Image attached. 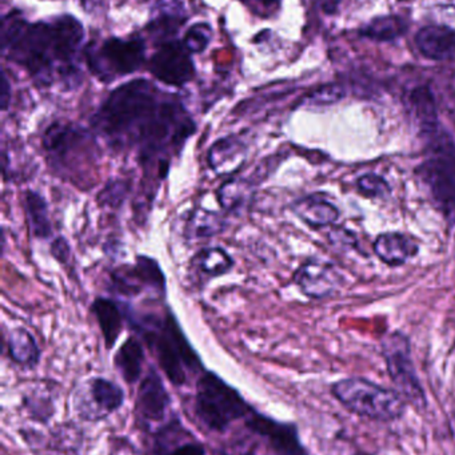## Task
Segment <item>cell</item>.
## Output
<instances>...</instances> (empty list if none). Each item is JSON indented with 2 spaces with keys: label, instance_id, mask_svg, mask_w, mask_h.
Instances as JSON below:
<instances>
[{
  "label": "cell",
  "instance_id": "cell-1",
  "mask_svg": "<svg viewBox=\"0 0 455 455\" xmlns=\"http://www.w3.org/2000/svg\"><path fill=\"white\" fill-rule=\"evenodd\" d=\"M96 138L119 154H135L142 165L167 175L174 156L197 132L181 99L154 83L135 79L115 88L91 117Z\"/></svg>",
  "mask_w": 455,
  "mask_h": 455
},
{
  "label": "cell",
  "instance_id": "cell-2",
  "mask_svg": "<svg viewBox=\"0 0 455 455\" xmlns=\"http://www.w3.org/2000/svg\"><path fill=\"white\" fill-rule=\"evenodd\" d=\"M85 39L77 19L61 16L51 23H28L16 13L2 21V51L13 63L26 68L39 84L55 82L77 84L79 71L74 59Z\"/></svg>",
  "mask_w": 455,
  "mask_h": 455
},
{
  "label": "cell",
  "instance_id": "cell-3",
  "mask_svg": "<svg viewBox=\"0 0 455 455\" xmlns=\"http://www.w3.org/2000/svg\"><path fill=\"white\" fill-rule=\"evenodd\" d=\"M126 317L131 328L154 353L160 369L171 384L182 387L186 384L190 373L205 371L202 360L182 331L173 310L167 307L163 315H138L133 312L128 315L126 310Z\"/></svg>",
  "mask_w": 455,
  "mask_h": 455
},
{
  "label": "cell",
  "instance_id": "cell-4",
  "mask_svg": "<svg viewBox=\"0 0 455 455\" xmlns=\"http://www.w3.org/2000/svg\"><path fill=\"white\" fill-rule=\"evenodd\" d=\"M42 144L56 175L77 187H93L99 163L95 133L74 123L56 122L45 130Z\"/></svg>",
  "mask_w": 455,
  "mask_h": 455
},
{
  "label": "cell",
  "instance_id": "cell-5",
  "mask_svg": "<svg viewBox=\"0 0 455 455\" xmlns=\"http://www.w3.org/2000/svg\"><path fill=\"white\" fill-rule=\"evenodd\" d=\"M427 138L418 176L438 210L455 224V141L441 124L421 131Z\"/></svg>",
  "mask_w": 455,
  "mask_h": 455
},
{
  "label": "cell",
  "instance_id": "cell-6",
  "mask_svg": "<svg viewBox=\"0 0 455 455\" xmlns=\"http://www.w3.org/2000/svg\"><path fill=\"white\" fill-rule=\"evenodd\" d=\"M331 395L350 413L381 424L403 419L408 403L395 389L363 377H346L333 382Z\"/></svg>",
  "mask_w": 455,
  "mask_h": 455
},
{
  "label": "cell",
  "instance_id": "cell-7",
  "mask_svg": "<svg viewBox=\"0 0 455 455\" xmlns=\"http://www.w3.org/2000/svg\"><path fill=\"white\" fill-rule=\"evenodd\" d=\"M253 408L232 385L214 371H202L195 387L194 413L203 427L226 432L230 425L246 419Z\"/></svg>",
  "mask_w": 455,
  "mask_h": 455
},
{
  "label": "cell",
  "instance_id": "cell-8",
  "mask_svg": "<svg viewBox=\"0 0 455 455\" xmlns=\"http://www.w3.org/2000/svg\"><path fill=\"white\" fill-rule=\"evenodd\" d=\"M381 349L394 389L414 411H427L429 398L414 365L410 339L401 331H393L382 339Z\"/></svg>",
  "mask_w": 455,
  "mask_h": 455
},
{
  "label": "cell",
  "instance_id": "cell-9",
  "mask_svg": "<svg viewBox=\"0 0 455 455\" xmlns=\"http://www.w3.org/2000/svg\"><path fill=\"white\" fill-rule=\"evenodd\" d=\"M144 59L146 47L138 36L130 39L110 37L102 44L91 45L87 51L88 68L103 83H111L118 77L138 71Z\"/></svg>",
  "mask_w": 455,
  "mask_h": 455
},
{
  "label": "cell",
  "instance_id": "cell-10",
  "mask_svg": "<svg viewBox=\"0 0 455 455\" xmlns=\"http://www.w3.org/2000/svg\"><path fill=\"white\" fill-rule=\"evenodd\" d=\"M125 392L119 385L102 377L90 379L74 398V409L83 421L98 422L119 411Z\"/></svg>",
  "mask_w": 455,
  "mask_h": 455
},
{
  "label": "cell",
  "instance_id": "cell-11",
  "mask_svg": "<svg viewBox=\"0 0 455 455\" xmlns=\"http://www.w3.org/2000/svg\"><path fill=\"white\" fill-rule=\"evenodd\" d=\"M111 285L117 293L128 297L151 291L157 296L166 294V275L157 259L138 256L134 265H123L111 273Z\"/></svg>",
  "mask_w": 455,
  "mask_h": 455
},
{
  "label": "cell",
  "instance_id": "cell-12",
  "mask_svg": "<svg viewBox=\"0 0 455 455\" xmlns=\"http://www.w3.org/2000/svg\"><path fill=\"white\" fill-rule=\"evenodd\" d=\"M190 53L183 43L165 42L150 59V72L163 84L183 87L195 77Z\"/></svg>",
  "mask_w": 455,
  "mask_h": 455
},
{
  "label": "cell",
  "instance_id": "cell-13",
  "mask_svg": "<svg viewBox=\"0 0 455 455\" xmlns=\"http://www.w3.org/2000/svg\"><path fill=\"white\" fill-rule=\"evenodd\" d=\"M171 408V395L157 369L150 368L139 385L135 411L139 424L150 427L160 424Z\"/></svg>",
  "mask_w": 455,
  "mask_h": 455
},
{
  "label": "cell",
  "instance_id": "cell-14",
  "mask_svg": "<svg viewBox=\"0 0 455 455\" xmlns=\"http://www.w3.org/2000/svg\"><path fill=\"white\" fill-rule=\"evenodd\" d=\"M246 427L254 435L266 441L270 448L280 451H305L304 443L299 438L298 427L293 422L277 421L272 417L251 411L245 419Z\"/></svg>",
  "mask_w": 455,
  "mask_h": 455
},
{
  "label": "cell",
  "instance_id": "cell-15",
  "mask_svg": "<svg viewBox=\"0 0 455 455\" xmlns=\"http://www.w3.org/2000/svg\"><path fill=\"white\" fill-rule=\"evenodd\" d=\"M294 283L309 299H325L338 286V272L328 262L309 259L297 270Z\"/></svg>",
  "mask_w": 455,
  "mask_h": 455
},
{
  "label": "cell",
  "instance_id": "cell-16",
  "mask_svg": "<svg viewBox=\"0 0 455 455\" xmlns=\"http://www.w3.org/2000/svg\"><path fill=\"white\" fill-rule=\"evenodd\" d=\"M248 159V144L235 135L218 139L207 151L208 167L216 176H235Z\"/></svg>",
  "mask_w": 455,
  "mask_h": 455
},
{
  "label": "cell",
  "instance_id": "cell-17",
  "mask_svg": "<svg viewBox=\"0 0 455 455\" xmlns=\"http://www.w3.org/2000/svg\"><path fill=\"white\" fill-rule=\"evenodd\" d=\"M419 52L432 60H451L455 58V29L445 26H427L416 36Z\"/></svg>",
  "mask_w": 455,
  "mask_h": 455
},
{
  "label": "cell",
  "instance_id": "cell-18",
  "mask_svg": "<svg viewBox=\"0 0 455 455\" xmlns=\"http://www.w3.org/2000/svg\"><path fill=\"white\" fill-rule=\"evenodd\" d=\"M419 246L413 238L403 233H382L374 241V251L382 262L400 267L418 253Z\"/></svg>",
  "mask_w": 455,
  "mask_h": 455
},
{
  "label": "cell",
  "instance_id": "cell-19",
  "mask_svg": "<svg viewBox=\"0 0 455 455\" xmlns=\"http://www.w3.org/2000/svg\"><path fill=\"white\" fill-rule=\"evenodd\" d=\"M294 215L312 228H325L336 223L339 210L325 196L310 195L297 200L291 207Z\"/></svg>",
  "mask_w": 455,
  "mask_h": 455
},
{
  "label": "cell",
  "instance_id": "cell-20",
  "mask_svg": "<svg viewBox=\"0 0 455 455\" xmlns=\"http://www.w3.org/2000/svg\"><path fill=\"white\" fill-rule=\"evenodd\" d=\"M91 312L98 321L107 349H112L122 334L125 320H127L125 307H120L114 299L98 297L93 302Z\"/></svg>",
  "mask_w": 455,
  "mask_h": 455
},
{
  "label": "cell",
  "instance_id": "cell-21",
  "mask_svg": "<svg viewBox=\"0 0 455 455\" xmlns=\"http://www.w3.org/2000/svg\"><path fill=\"white\" fill-rule=\"evenodd\" d=\"M182 425L178 419L166 425L155 437V455H206L202 443L186 435H176Z\"/></svg>",
  "mask_w": 455,
  "mask_h": 455
},
{
  "label": "cell",
  "instance_id": "cell-22",
  "mask_svg": "<svg viewBox=\"0 0 455 455\" xmlns=\"http://www.w3.org/2000/svg\"><path fill=\"white\" fill-rule=\"evenodd\" d=\"M144 360L146 355L142 342L136 337H128L118 349L114 365L125 382L134 385L141 379Z\"/></svg>",
  "mask_w": 455,
  "mask_h": 455
},
{
  "label": "cell",
  "instance_id": "cell-23",
  "mask_svg": "<svg viewBox=\"0 0 455 455\" xmlns=\"http://www.w3.org/2000/svg\"><path fill=\"white\" fill-rule=\"evenodd\" d=\"M8 355L16 365L34 369L39 363L40 353L37 339L27 329L15 328L8 334Z\"/></svg>",
  "mask_w": 455,
  "mask_h": 455
},
{
  "label": "cell",
  "instance_id": "cell-24",
  "mask_svg": "<svg viewBox=\"0 0 455 455\" xmlns=\"http://www.w3.org/2000/svg\"><path fill=\"white\" fill-rule=\"evenodd\" d=\"M24 212L34 237L45 240L53 235V223L48 213V205L42 195L28 189L24 194Z\"/></svg>",
  "mask_w": 455,
  "mask_h": 455
},
{
  "label": "cell",
  "instance_id": "cell-25",
  "mask_svg": "<svg viewBox=\"0 0 455 455\" xmlns=\"http://www.w3.org/2000/svg\"><path fill=\"white\" fill-rule=\"evenodd\" d=\"M251 197L253 186L245 179L235 176L227 179L216 191V200L222 210L226 212H238L243 210L250 203Z\"/></svg>",
  "mask_w": 455,
  "mask_h": 455
},
{
  "label": "cell",
  "instance_id": "cell-26",
  "mask_svg": "<svg viewBox=\"0 0 455 455\" xmlns=\"http://www.w3.org/2000/svg\"><path fill=\"white\" fill-rule=\"evenodd\" d=\"M195 270L208 278L219 277L226 275L234 267V259L226 249L221 246L203 248L192 259Z\"/></svg>",
  "mask_w": 455,
  "mask_h": 455
},
{
  "label": "cell",
  "instance_id": "cell-27",
  "mask_svg": "<svg viewBox=\"0 0 455 455\" xmlns=\"http://www.w3.org/2000/svg\"><path fill=\"white\" fill-rule=\"evenodd\" d=\"M224 219L215 211L197 208L190 213L184 233L190 240H202L219 235L224 229Z\"/></svg>",
  "mask_w": 455,
  "mask_h": 455
},
{
  "label": "cell",
  "instance_id": "cell-28",
  "mask_svg": "<svg viewBox=\"0 0 455 455\" xmlns=\"http://www.w3.org/2000/svg\"><path fill=\"white\" fill-rule=\"evenodd\" d=\"M408 27V23L400 16H382L363 27L360 34L368 39L390 42L405 34Z\"/></svg>",
  "mask_w": 455,
  "mask_h": 455
},
{
  "label": "cell",
  "instance_id": "cell-29",
  "mask_svg": "<svg viewBox=\"0 0 455 455\" xmlns=\"http://www.w3.org/2000/svg\"><path fill=\"white\" fill-rule=\"evenodd\" d=\"M410 103L421 131L438 124L437 108L429 88L419 87L414 90L411 92Z\"/></svg>",
  "mask_w": 455,
  "mask_h": 455
},
{
  "label": "cell",
  "instance_id": "cell-30",
  "mask_svg": "<svg viewBox=\"0 0 455 455\" xmlns=\"http://www.w3.org/2000/svg\"><path fill=\"white\" fill-rule=\"evenodd\" d=\"M184 16H182L181 10H173L171 8H162L159 15L152 19L149 24L150 32L157 39L165 40L167 37L176 34L179 27L183 26Z\"/></svg>",
  "mask_w": 455,
  "mask_h": 455
},
{
  "label": "cell",
  "instance_id": "cell-31",
  "mask_svg": "<svg viewBox=\"0 0 455 455\" xmlns=\"http://www.w3.org/2000/svg\"><path fill=\"white\" fill-rule=\"evenodd\" d=\"M211 39H213L211 27L206 23H197L184 35L183 44L189 52L200 53L208 47Z\"/></svg>",
  "mask_w": 455,
  "mask_h": 455
},
{
  "label": "cell",
  "instance_id": "cell-32",
  "mask_svg": "<svg viewBox=\"0 0 455 455\" xmlns=\"http://www.w3.org/2000/svg\"><path fill=\"white\" fill-rule=\"evenodd\" d=\"M358 191L369 199H378V197H387L392 192L389 183L385 180L382 176L376 175V173H366L358 179L357 184Z\"/></svg>",
  "mask_w": 455,
  "mask_h": 455
},
{
  "label": "cell",
  "instance_id": "cell-33",
  "mask_svg": "<svg viewBox=\"0 0 455 455\" xmlns=\"http://www.w3.org/2000/svg\"><path fill=\"white\" fill-rule=\"evenodd\" d=\"M128 192V184L122 180H114L104 187L103 191L99 194V203L101 204L118 207L125 202L126 195Z\"/></svg>",
  "mask_w": 455,
  "mask_h": 455
},
{
  "label": "cell",
  "instance_id": "cell-34",
  "mask_svg": "<svg viewBox=\"0 0 455 455\" xmlns=\"http://www.w3.org/2000/svg\"><path fill=\"white\" fill-rule=\"evenodd\" d=\"M24 405L28 409L29 414L34 417L37 421L47 422L53 417V401L45 400V398H26Z\"/></svg>",
  "mask_w": 455,
  "mask_h": 455
},
{
  "label": "cell",
  "instance_id": "cell-35",
  "mask_svg": "<svg viewBox=\"0 0 455 455\" xmlns=\"http://www.w3.org/2000/svg\"><path fill=\"white\" fill-rule=\"evenodd\" d=\"M345 92L338 85H328L322 90L317 91L314 95L310 98V101L315 106H328V104L336 103L344 98Z\"/></svg>",
  "mask_w": 455,
  "mask_h": 455
},
{
  "label": "cell",
  "instance_id": "cell-36",
  "mask_svg": "<svg viewBox=\"0 0 455 455\" xmlns=\"http://www.w3.org/2000/svg\"><path fill=\"white\" fill-rule=\"evenodd\" d=\"M240 2L259 16L272 15L280 5V0H240Z\"/></svg>",
  "mask_w": 455,
  "mask_h": 455
},
{
  "label": "cell",
  "instance_id": "cell-37",
  "mask_svg": "<svg viewBox=\"0 0 455 455\" xmlns=\"http://www.w3.org/2000/svg\"><path fill=\"white\" fill-rule=\"evenodd\" d=\"M51 256L56 259V261L61 262V264H67V261L69 259V256H71V246H69V241L66 240V237H56L55 240L51 243Z\"/></svg>",
  "mask_w": 455,
  "mask_h": 455
},
{
  "label": "cell",
  "instance_id": "cell-38",
  "mask_svg": "<svg viewBox=\"0 0 455 455\" xmlns=\"http://www.w3.org/2000/svg\"><path fill=\"white\" fill-rule=\"evenodd\" d=\"M11 100V87L8 83L7 75L2 72V84H0V103H2V109L5 111L8 108V104Z\"/></svg>",
  "mask_w": 455,
  "mask_h": 455
},
{
  "label": "cell",
  "instance_id": "cell-39",
  "mask_svg": "<svg viewBox=\"0 0 455 455\" xmlns=\"http://www.w3.org/2000/svg\"><path fill=\"white\" fill-rule=\"evenodd\" d=\"M272 451V454H258L254 453V451H250V453H246L245 455H310L309 451L305 449L302 451H275V449L270 448Z\"/></svg>",
  "mask_w": 455,
  "mask_h": 455
},
{
  "label": "cell",
  "instance_id": "cell-40",
  "mask_svg": "<svg viewBox=\"0 0 455 455\" xmlns=\"http://www.w3.org/2000/svg\"><path fill=\"white\" fill-rule=\"evenodd\" d=\"M82 3L83 7L87 11L96 10L103 5L104 0H79Z\"/></svg>",
  "mask_w": 455,
  "mask_h": 455
},
{
  "label": "cell",
  "instance_id": "cell-41",
  "mask_svg": "<svg viewBox=\"0 0 455 455\" xmlns=\"http://www.w3.org/2000/svg\"><path fill=\"white\" fill-rule=\"evenodd\" d=\"M352 455H376V454L369 453V451H354V453H353Z\"/></svg>",
  "mask_w": 455,
  "mask_h": 455
},
{
  "label": "cell",
  "instance_id": "cell-42",
  "mask_svg": "<svg viewBox=\"0 0 455 455\" xmlns=\"http://www.w3.org/2000/svg\"><path fill=\"white\" fill-rule=\"evenodd\" d=\"M214 455H229L226 453V451H216L215 453H214Z\"/></svg>",
  "mask_w": 455,
  "mask_h": 455
}]
</instances>
